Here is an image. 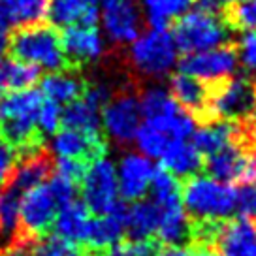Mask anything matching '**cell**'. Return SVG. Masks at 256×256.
I'll use <instances>...</instances> for the list:
<instances>
[{"label": "cell", "instance_id": "obj_1", "mask_svg": "<svg viewBox=\"0 0 256 256\" xmlns=\"http://www.w3.org/2000/svg\"><path fill=\"white\" fill-rule=\"evenodd\" d=\"M6 53L14 60L34 64L40 70L44 68L48 72L76 70L64 55L60 28L46 21L12 28L8 34Z\"/></svg>", "mask_w": 256, "mask_h": 256}, {"label": "cell", "instance_id": "obj_2", "mask_svg": "<svg viewBox=\"0 0 256 256\" xmlns=\"http://www.w3.org/2000/svg\"><path fill=\"white\" fill-rule=\"evenodd\" d=\"M181 204L186 215L200 222L226 220L238 209L236 188L209 176H190L181 186Z\"/></svg>", "mask_w": 256, "mask_h": 256}, {"label": "cell", "instance_id": "obj_3", "mask_svg": "<svg viewBox=\"0 0 256 256\" xmlns=\"http://www.w3.org/2000/svg\"><path fill=\"white\" fill-rule=\"evenodd\" d=\"M140 110L145 124L176 140H190L196 120L176 102V98L162 87H149L140 98Z\"/></svg>", "mask_w": 256, "mask_h": 256}, {"label": "cell", "instance_id": "obj_4", "mask_svg": "<svg viewBox=\"0 0 256 256\" xmlns=\"http://www.w3.org/2000/svg\"><path fill=\"white\" fill-rule=\"evenodd\" d=\"M177 53L172 32L151 28L132 42L126 60L138 76L162 80L176 68Z\"/></svg>", "mask_w": 256, "mask_h": 256}, {"label": "cell", "instance_id": "obj_5", "mask_svg": "<svg viewBox=\"0 0 256 256\" xmlns=\"http://www.w3.org/2000/svg\"><path fill=\"white\" fill-rule=\"evenodd\" d=\"M172 38L177 51L190 55L228 44L230 28L224 23L222 17L194 10L177 19Z\"/></svg>", "mask_w": 256, "mask_h": 256}, {"label": "cell", "instance_id": "obj_6", "mask_svg": "<svg viewBox=\"0 0 256 256\" xmlns=\"http://www.w3.org/2000/svg\"><path fill=\"white\" fill-rule=\"evenodd\" d=\"M83 204L92 215H108L120 204L115 164L106 156L88 162L81 177Z\"/></svg>", "mask_w": 256, "mask_h": 256}, {"label": "cell", "instance_id": "obj_7", "mask_svg": "<svg viewBox=\"0 0 256 256\" xmlns=\"http://www.w3.org/2000/svg\"><path fill=\"white\" fill-rule=\"evenodd\" d=\"M256 112V83L248 78H230L211 88L208 115L220 120H243Z\"/></svg>", "mask_w": 256, "mask_h": 256}, {"label": "cell", "instance_id": "obj_8", "mask_svg": "<svg viewBox=\"0 0 256 256\" xmlns=\"http://www.w3.org/2000/svg\"><path fill=\"white\" fill-rule=\"evenodd\" d=\"M100 117H102V126L110 140L119 145L132 144L138 128L142 124L140 96L128 88L115 90L102 108Z\"/></svg>", "mask_w": 256, "mask_h": 256}, {"label": "cell", "instance_id": "obj_9", "mask_svg": "<svg viewBox=\"0 0 256 256\" xmlns=\"http://www.w3.org/2000/svg\"><path fill=\"white\" fill-rule=\"evenodd\" d=\"M238 49L236 44H224L215 49L200 51L184 55L179 62V70L186 76H192L196 80L204 81L206 85H218L222 81L234 78L238 70Z\"/></svg>", "mask_w": 256, "mask_h": 256}, {"label": "cell", "instance_id": "obj_10", "mask_svg": "<svg viewBox=\"0 0 256 256\" xmlns=\"http://www.w3.org/2000/svg\"><path fill=\"white\" fill-rule=\"evenodd\" d=\"M58 206L46 183L23 192L19 206V236L28 241L40 240L53 226Z\"/></svg>", "mask_w": 256, "mask_h": 256}, {"label": "cell", "instance_id": "obj_11", "mask_svg": "<svg viewBox=\"0 0 256 256\" xmlns=\"http://www.w3.org/2000/svg\"><path fill=\"white\" fill-rule=\"evenodd\" d=\"M102 24L113 44H132L142 34V8L136 0H106L102 8Z\"/></svg>", "mask_w": 256, "mask_h": 256}, {"label": "cell", "instance_id": "obj_12", "mask_svg": "<svg viewBox=\"0 0 256 256\" xmlns=\"http://www.w3.org/2000/svg\"><path fill=\"white\" fill-rule=\"evenodd\" d=\"M154 164L142 152H126L119 160L117 172V184H119V196L122 200L138 202L149 192Z\"/></svg>", "mask_w": 256, "mask_h": 256}, {"label": "cell", "instance_id": "obj_13", "mask_svg": "<svg viewBox=\"0 0 256 256\" xmlns=\"http://www.w3.org/2000/svg\"><path fill=\"white\" fill-rule=\"evenodd\" d=\"M64 55L72 68L80 70L83 64L94 62L104 55V42L96 26L70 24L60 32Z\"/></svg>", "mask_w": 256, "mask_h": 256}, {"label": "cell", "instance_id": "obj_14", "mask_svg": "<svg viewBox=\"0 0 256 256\" xmlns=\"http://www.w3.org/2000/svg\"><path fill=\"white\" fill-rule=\"evenodd\" d=\"M106 140L102 136H90L72 128H58L51 140V152L56 158H74L81 162H92L106 154Z\"/></svg>", "mask_w": 256, "mask_h": 256}, {"label": "cell", "instance_id": "obj_15", "mask_svg": "<svg viewBox=\"0 0 256 256\" xmlns=\"http://www.w3.org/2000/svg\"><path fill=\"white\" fill-rule=\"evenodd\" d=\"M17 156H21V162H17L16 170L10 177L8 183L12 186H16L19 192H26L48 181L53 172V158L44 145L24 149L17 152Z\"/></svg>", "mask_w": 256, "mask_h": 256}, {"label": "cell", "instance_id": "obj_16", "mask_svg": "<svg viewBox=\"0 0 256 256\" xmlns=\"http://www.w3.org/2000/svg\"><path fill=\"white\" fill-rule=\"evenodd\" d=\"M215 240L222 256H256V224L245 216L220 224Z\"/></svg>", "mask_w": 256, "mask_h": 256}, {"label": "cell", "instance_id": "obj_17", "mask_svg": "<svg viewBox=\"0 0 256 256\" xmlns=\"http://www.w3.org/2000/svg\"><path fill=\"white\" fill-rule=\"evenodd\" d=\"M124 215H126V206L120 202L112 213L90 218L85 245L94 250H104V248L108 250L110 247L119 245L126 234L124 232Z\"/></svg>", "mask_w": 256, "mask_h": 256}, {"label": "cell", "instance_id": "obj_18", "mask_svg": "<svg viewBox=\"0 0 256 256\" xmlns=\"http://www.w3.org/2000/svg\"><path fill=\"white\" fill-rule=\"evenodd\" d=\"M40 92L44 98H49L56 104H70L83 96L87 81L80 76V70H62L49 72L40 78Z\"/></svg>", "mask_w": 256, "mask_h": 256}, {"label": "cell", "instance_id": "obj_19", "mask_svg": "<svg viewBox=\"0 0 256 256\" xmlns=\"http://www.w3.org/2000/svg\"><path fill=\"white\" fill-rule=\"evenodd\" d=\"M172 96L190 115H208L211 88L204 81L179 72L172 78Z\"/></svg>", "mask_w": 256, "mask_h": 256}, {"label": "cell", "instance_id": "obj_20", "mask_svg": "<svg viewBox=\"0 0 256 256\" xmlns=\"http://www.w3.org/2000/svg\"><path fill=\"white\" fill-rule=\"evenodd\" d=\"M90 218H92L90 211H88L83 202H70V204L62 206V208H58V211H56V216L55 220H53L55 236L70 241L74 245L85 243Z\"/></svg>", "mask_w": 256, "mask_h": 256}, {"label": "cell", "instance_id": "obj_21", "mask_svg": "<svg viewBox=\"0 0 256 256\" xmlns=\"http://www.w3.org/2000/svg\"><path fill=\"white\" fill-rule=\"evenodd\" d=\"M245 164H247V154L243 152V149L238 144H230L208 154L206 170L209 177L213 179H218L224 183H234V181L243 179Z\"/></svg>", "mask_w": 256, "mask_h": 256}, {"label": "cell", "instance_id": "obj_22", "mask_svg": "<svg viewBox=\"0 0 256 256\" xmlns=\"http://www.w3.org/2000/svg\"><path fill=\"white\" fill-rule=\"evenodd\" d=\"M158 160L162 162V168L176 177L196 176L202 168V152L194 147L190 140L172 142Z\"/></svg>", "mask_w": 256, "mask_h": 256}, {"label": "cell", "instance_id": "obj_23", "mask_svg": "<svg viewBox=\"0 0 256 256\" xmlns=\"http://www.w3.org/2000/svg\"><path fill=\"white\" fill-rule=\"evenodd\" d=\"M238 138H240V128L236 126V122L216 119L215 122H208L196 128L190 142L202 154H211L226 145L236 144Z\"/></svg>", "mask_w": 256, "mask_h": 256}, {"label": "cell", "instance_id": "obj_24", "mask_svg": "<svg viewBox=\"0 0 256 256\" xmlns=\"http://www.w3.org/2000/svg\"><path fill=\"white\" fill-rule=\"evenodd\" d=\"M102 108L92 104L85 96L66 104L62 110V128L80 130L90 136H102Z\"/></svg>", "mask_w": 256, "mask_h": 256}, {"label": "cell", "instance_id": "obj_25", "mask_svg": "<svg viewBox=\"0 0 256 256\" xmlns=\"http://www.w3.org/2000/svg\"><path fill=\"white\" fill-rule=\"evenodd\" d=\"M46 16L48 0H0V23L8 28L40 23Z\"/></svg>", "mask_w": 256, "mask_h": 256}, {"label": "cell", "instance_id": "obj_26", "mask_svg": "<svg viewBox=\"0 0 256 256\" xmlns=\"http://www.w3.org/2000/svg\"><path fill=\"white\" fill-rule=\"evenodd\" d=\"M158 226V209L151 200H138L126 208L124 215V232L130 240H149L156 234Z\"/></svg>", "mask_w": 256, "mask_h": 256}, {"label": "cell", "instance_id": "obj_27", "mask_svg": "<svg viewBox=\"0 0 256 256\" xmlns=\"http://www.w3.org/2000/svg\"><path fill=\"white\" fill-rule=\"evenodd\" d=\"M21 196L16 186L6 183L0 186V243L8 247L19 236V206Z\"/></svg>", "mask_w": 256, "mask_h": 256}, {"label": "cell", "instance_id": "obj_28", "mask_svg": "<svg viewBox=\"0 0 256 256\" xmlns=\"http://www.w3.org/2000/svg\"><path fill=\"white\" fill-rule=\"evenodd\" d=\"M156 236L166 245H181L183 241L190 238V222H188V215L184 213L183 206L158 211Z\"/></svg>", "mask_w": 256, "mask_h": 256}, {"label": "cell", "instance_id": "obj_29", "mask_svg": "<svg viewBox=\"0 0 256 256\" xmlns=\"http://www.w3.org/2000/svg\"><path fill=\"white\" fill-rule=\"evenodd\" d=\"M194 0H144L145 19L152 30H168L172 21L186 14Z\"/></svg>", "mask_w": 256, "mask_h": 256}, {"label": "cell", "instance_id": "obj_30", "mask_svg": "<svg viewBox=\"0 0 256 256\" xmlns=\"http://www.w3.org/2000/svg\"><path fill=\"white\" fill-rule=\"evenodd\" d=\"M149 192H151V202L156 206L158 211L183 206L181 204V184L176 176H172L164 168L154 170L151 184H149Z\"/></svg>", "mask_w": 256, "mask_h": 256}, {"label": "cell", "instance_id": "obj_31", "mask_svg": "<svg viewBox=\"0 0 256 256\" xmlns=\"http://www.w3.org/2000/svg\"><path fill=\"white\" fill-rule=\"evenodd\" d=\"M0 76L6 90H23L34 87L42 78V70L34 64L19 62L14 58H6L0 62Z\"/></svg>", "mask_w": 256, "mask_h": 256}, {"label": "cell", "instance_id": "obj_32", "mask_svg": "<svg viewBox=\"0 0 256 256\" xmlns=\"http://www.w3.org/2000/svg\"><path fill=\"white\" fill-rule=\"evenodd\" d=\"M96 0H48L49 23L56 28H66L80 23L85 10L94 6Z\"/></svg>", "mask_w": 256, "mask_h": 256}, {"label": "cell", "instance_id": "obj_33", "mask_svg": "<svg viewBox=\"0 0 256 256\" xmlns=\"http://www.w3.org/2000/svg\"><path fill=\"white\" fill-rule=\"evenodd\" d=\"M222 19L230 30L256 32V0L230 2L222 12Z\"/></svg>", "mask_w": 256, "mask_h": 256}, {"label": "cell", "instance_id": "obj_34", "mask_svg": "<svg viewBox=\"0 0 256 256\" xmlns=\"http://www.w3.org/2000/svg\"><path fill=\"white\" fill-rule=\"evenodd\" d=\"M36 126L42 136H53L58 128L62 126V110L60 104H56L49 98H44V102L36 113Z\"/></svg>", "mask_w": 256, "mask_h": 256}, {"label": "cell", "instance_id": "obj_35", "mask_svg": "<svg viewBox=\"0 0 256 256\" xmlns=\"http://www.w3.org/2000/svg\"><path fill=\"white\" fill-rule=\"evenodd\" d=\"M32 252L34 256H81L78 245H74L58 236H49V238L34 241Z\"/></svg>", "mask_w": 256, "mask_h": 256}, {"label": "cell", "instance_id": "obj_36", "mask_svg": "<svg viewBox=\"0 0 256 256\" xmlns=\"http://www.w3.org/2000/svg\"><path fill=\"white\" fill-rule=\"evenodd\" d=\"M238 60L243 64L245 72L256 80V32L248 30L238 42Z\"/></svg>", "mask_w": 256, "mask_h": 256}, {"label": "cell", "instance_id": "obj_37", "mask_svg": "<svg viewBox=\"0 0 256 256\" xmlns=\"http://www.w3.org/2000/svg\"><path fill=\"white\" fill-rule=\"evenodd\" d=\"M48 186L58 208H62L66 204L74 202L76 196H78V183H74L70 179H64V177L56 176V174L51 176V181L48 183Z\"/></svg>", "mask_w": 256, "mask_h": 256}, {"label": "cell", "instance_id": "obj_38", "mask_svg": "<svg viewBox=\"0 0 256 256\" xmlns=\"http://www.w3.org/2000/svg\"><path fill=\"white\" fill-rule=\"evenodd\" d=\"M238 196V209L248 220H256V179L245 181L240 190H236Z\"/></svg>", "mask_w": 256, "mask_h": 256}, {"label": "cell", "instance_id": "obj_39", "mask_svg": "<svg viewBox=\"0 0 256 256\" xmlns=\"http://www.w3.org/2000/svg\"><path fill=\"white\" fill-rule=\"evenodd\" d=\"M85 168H87V162L74 158H56L53 162V172L51 174H56L64 179H70L74 183H80L83 174H85Z\"/></svg>", "mask_w": 256, "mask_h": 256}, {"label": "cell", "instance_id": "obj_40", "mask_svg": "<svg viewBox=\"0 0 256 256\" xmlns=\"http://www.w3.org/2000/svg\"><path fill=\"white\" fill-rule=\"evenodd\" d=\"M17 160H19L17 151L0 136V186H4L10 181L17 166Z\"/></svg>", "mask_w": 256, "mask_h": 256}, {"label": "cell", "instance_id": "obj_41", "mask_svg": "<svg viewBox=\"0 0 256 256\" xmlns=\"http://www.w3.org/2000/svg\"><path fill=\"white\" fill-rule=\"evenodd\" d=\"M128 256H156L158 254V245L156 241L149 240H132L130 243L124 245Z\"/></svg>", "mask_w": 256, "mask_h": 256}, {"label": "cell", "instance_id": "obj_42", "mask_svg": "<svg viewBox=\"0 0 256 256\" xmlns=\"http://www.w3.org/2000/svg\"><path fill=\"white\" fill-rule=\"evenodd\" d=\"M32 243H34V241L23 240V238H16V240L6 247L4 256H34V252H32Z\"/></svg>", "mask_w": 256, "mask_h": 256}, {"label": "cell", "instance_id": "obj_43", "mask_svg": "<svg viewBox=\"0 0 256 256\" xmlns=\"http://www.w3.org/2000/svg\"><path fill=\"white\" fill-rule=\"evenodd\" d=\"M156 256H192L190 250L183 245H168L166 248H162L158 250V254Z\"/></svg>", "mask_w": 256, "mask_h": 256}, {"label": "cell", "instance_id": "obj_44", "mask_svg": "<svg viewBox=\"0 0 256 256\" xmlns=\"http://www.w3.org/2000/svg\"><path fill=\"white\" fill-rule=\"evenodd\" d=\"M8 26H4V24L0 23V56L6 53V48H8Z\"/></svg>", "mask_w": 256, "mask_h": 256}, {"label": "cell", "instance_id": "obj_45", "mask_svg": "<svg viewBox=\"0 0 256 256\" xmlns=\"http://www.w3.org/2000/svg\"><path fill=\"white\" fill-rule=\"evenodd\" d=\"M104 256H128L126 248H124V245H115V247H110L108 248V252H106Z\"/></svg>", "mask_w": 256, "mask_h": 256}, {"label": "cell", "instance_id": "obj_46", "mask_svg": "<svg viewBox=\"0 0 256 256\" xmlns=\"http://www.w3.org/2000/svg\"><path fill=\"white\" fill-rule=\"evenodd\" d=\"M192 256H222V254H218V252L211 250V248H200L196 254H192Z\"/></svg>", "mask_w": 256, "mask_h": 256}, {"label": "cell", "instance_id": "obj_47", "mask_svg": "<svg viewBox=\"0 0 256 256\" xmlns=\"http://www.w3.org/2000/svg\"><path fill=\"white\" fill-rule=\"evenodd\" d=\"M8 90H6V87H4V81H2V76H0V98L6 94Z\"/></svg>", "mask_w": 256, "mask_h": 256}, {"label": "cell", "instance_id": "obj_48", "mask_svg": "<svg viewBox=\"0 0 256 256\" xmlns=\"http://www.w3.org/2000/svg\"><path fill=\"white\" fill-rule=\"evenodd\" d=\"M222 4H230V2H238V0H220Z\"/></svg>", "mask_w": 256, "mask_h": 256}, {"label": "cell", "instance_id": "obj_49", "mask_svg": "<svg viewBox=\"0 0 256 256\" xmlns=\"http://www.w3.org/2000/svg\"><path fill=\"white\" fill-rule=\"evenodd\" d=\"M252 134H254V138H256V124H254V128H252Z\"/></svg>", "mask_w": 256, "mask_h": 256}, {"label": "cell", "instance_id": "obj_50", "mask_svg": "<svg viewBox=\"0 0 256 256\" xmlns=\"http://www.w3.org/2000/svg\"><path fill=\"white\" fill-rule=\"evenodd\" d=\"M85 256H98V254H94V252H88V254H85Z\"/></svg>", "mask_w": 256, "mask_h": 256}, {"label": "cell", "instance_id": "obj_51", "mask_svg": "<svg viewBox=\"0 0 256 256\" xmlns=\"http://www.w3.org/2000/svg\"><path fill=\"white\" fill-rule=\"evenodd\" d=\"M0 256H4V254H0Z\"/></svg>", "mask_w": 256, "mask_h": 256}]
</instances>
